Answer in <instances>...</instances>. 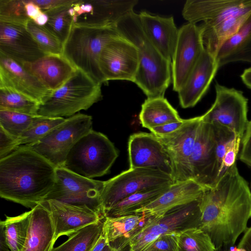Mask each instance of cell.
Masks as SVG:
<instances>
[{
  "mask_svg": "<svg viewBox=\"0 0 251 251\" xmlns=\"http://www.w3.org/2000/svg\"><path fill=\"white\" fill-rule=\"evenodd\" d=\"M104 182L81 176L62 167H57L55 183L44 201L54 200L73 205H86L103 217L100 197Z\"/></svg>",
  "mask_w": 251,
  "mask_h": 251,
  "instance_id": "cell-11",
  "label": "cell"
},
{
  "mask_svg": "<svg viewBox=\"0 0 251 251\" xmlns=\"http://www.w3.org/2000/svg\"><path fill=\"white\" fill-rule=\"evenodd\" d=\"M228 251H245V250L243 248L235 247L234 246H231L229 249Z\"/></svg>",
  "mask_w": 251,
  "mask_h": 251,
  "instance_id": "cell-53",
  "label": "cell"
},
{
  "mask_svg": "<svg viewBox=\"0 0 251 251\" xmlns=\"http://www.w3.org/2000/svg\"><path fill=\"white\" fill-rule=\"evenodd\" d=\"M77 1L43 11L48 17L44 26L62 44L66 41L74 23V5Z\"/></svg>",
  "mask_w": 251,
  "mask_h": 251,
  "instance_id": "cell-31",
  "label": "cell"
},
{
  "mask_svg": "<svg viewBox=\"0 0 251 251\" xmlns=\"http://www.w3.org/2000/svg\"><path fill=\"white\" fill-rule=\"evenodd\" d=\"M23 66L50 91L61 87L76 70L62 54H46Z\"/></svg>",
  "mask_w": 251,
  "mask_h": 251,
  "instance_id": "cell-25",
  "label": "cell"
},
{
  "mask_svg": "<svg viewBox=\"0 0 251 251\" xmlns=\"http://www.w3.org/2000/svg\"><path fill=\"white\" fill-rule=\"evenodd\" d=\"M118 155V151L105 135L92 130L73 146L62 167L92 179L108 173Z\"/></svg>",
  "mask_w": 251,
  "mask_h": 251,
  "instance_id": "cell-7",
  "label": "cell"
},
{
  "mask_svg": "<svg viewBox=\"0 0 251 251\" xmlns=\"http://www.w3.org/2000/svg\"><path fill=\"white\" fill-rule=\"evenodd\" d=\"M204 47L200 25L190 23L178 31L177 41L171 62L173 90L181 88L197 63Z\"/></svg>",
  "mask_w": 251,
  "mask_h": 251,
  "instance_id": "cell-13",
  "label": "cell"
},
{
  "mask_svg": "<svg viewBox=\"0 0 251 251\" xmlns=\"http://www.w3.org/2000/svg\"><path fill=\"white\" fill-rule=\"evenodd\" d=\"M101 85L76 69L61 87L50 91L39 104L37 115L71 117L81 110H87L102 100Z\"/></svg>",
  "mask_w": 251,
  "mask_h": 251,
  "instance_id": "cell-6",
  "label": "cell"
},
{
  "mask_svg": "<svg viewBox=\"0 0 251 251\" xmlns=\"http://www.w3.org/2000/svg\"><path fill=\"white\" fill-rule=\"evenodd\" d=\"M175 183L169 175L157 170L129 168L105 181L101 197L102 214L113 205L137 192Z\"/></svg>",
  "mask_w": 251,
  "mask_h": 251,
  "instance_id": "cell-9",
  "label": "cell"
},
{
  "mask_svg": "<svg viewBox=\"0 0 251 251\" xmlns=\"http://www.w3.org/2000/svg\"><path fill=\"white\" fill-rule=\"evenodd\" d=\"M213 126L216 143V153L219 178L236 163L242 139L228 127L216 123Z\"/></svg>",
  "mask_w": 251,
  "mask_h": 251,
  "instance_id": "cell-28",
  "label": "cell"
},
{
  "mask_svg": "<svg viewBox=\"0 0 251 251\" xmlns=\"http://www.w3.org/2000/svg\"><path fill=\"white\" fill-rule=\"evenodd\" d=\"M202 196L197 200L172 209L161 217L154 219L129 242L130 251L145 250L158 237L165 234L190 228H200Z\"/></svg>",
  "mask_w": 251,
  "mask_h": 251,
  "instance_id": "cell-10",
  "label": "cell"
},
{
  "mask_svg": "<svg viewBox=\"0 0 251 251\" xmlns=\"http://www.w3.org/2000/svg\"><path fill=\"white\" fill-rule=\"evenodd\" d=\"M216 98L210 108L203 115V122L216 123L228 127L242 140L248 120V100L243 93L217 83Z\"/></svg>",
  "mask_w": 251,
  "mask_h": 251,
  "instance_id": "cell-12",
  "label": "cell"
},
{
  "mask_svg": "<svg viewBox=\"0 0 251 251\" xmlns=\"http://www.w3.org/2000/svg\"><path fill=\"white\" fill-rule=\"evenodd\" d=\"M238 247L244 249L245 251H251V226L245 230Z\"/></svg>",
  "mask_w": 251,
  "mask_h": 251,
  "instance_id": "cell-48",
  "label": "cell"
},
{
  "mask_svg": "<svg viewBox=\"0 0 251 251\" xmlns=\"http://www.w3.org/2000/svg\"><path fill=\"white\" fill-rule=\"evenodd\" d=\"M219 68L216 58L204 49L185 83L177 92L182 108L192 107L201 100Z\"/></svg>",
  "mask_w": 251,
  "mask_h": 251,
  "instance_id": "cell-22",
  "label": "cell"
},
{
  "mask_svg": "<svg viewBox=\"0 0 251 251\" xmlns=\"http://www.w3.org/2000/svg\"><path fill=\"white\" fill-rule=\"evenodd\" d=\"M17 139L0 127V159L15 150Z\"/></svg>",
  "mask_w": 251,
  "mask_h": 251,
  "instance_id": "cell-44",
  "label": "cell"
},
{
  "mask_svg": "<svg viewBox=\"0 0 251 251\" xmlns=\"http://www.w3.org/2000/svg\"><path fill=\"white\" fill-rule=\"evenodd\" d=\"M251 37V14L236 32L222 44L216 55L217 62L235 51Z\"/></svg>",
  "mask_w": 251,
  "mask_h": 251,
  "instance_id": "cell-40",
  "label": "cell"
},
{
  "mask_svg": "<svg viewBox=\"0 0 251 251\" xmlns=\"http://www.w3.org/2000/svg\"><path fill=\"white\" fill-rule=\"evenodd\" d=\"M201 122V116L190 118L181 127L171 133L155 135L171 158L175 182L192 179L190 157Z\"/></svg>",
  "mask_w": 251,
  "mask_h": 251,
  "instance_id": "cell-14",
  "label": "cell"
},
{
  "mask_svg": "<svg viewBox=\"0 0 251 251\" xmlns=\"http://www.w3.org/2000/svg\"><path fill=\"white\" fill-rule=\"evenodd\" d=\"M31 210L14 217L6 216L0 221L6 241L11 251H22L26 240Z\"/></svg>",
  "mask_w": 251,
  "mask_h": 251,
  "instance_id": "cell-33",
  "label": "cell"
},
{
  "mask_svg": "<svg viewBox=\"0 0 251 251\" xmlns=\"http://www.w3.org/2000/svg\"><path fill=\"white\" fill-rule=\"evenodd\" d=\"M50 211L55 229L56 240L69 236L82 228L102 221L104 217L86 205H76L54 200L42 201Z\"/></svg>",
  "mask_w": 251,
  "mask_h": 251,
  "instance_id": "cell-19",
  "label": "cell"
},
{
  "mask_svg": "<svg viewBox=\"0 0 251 251\" xmlns=\"http://www.w3.org/2000/svg\"><path fill=\"white\" fill-rule=\"evenodd\" d=\"M128 152L129 168L157 170L169 175L174 180L171 158L163 144L152 133L139 132L130 135Z\"/></svg>",
  "mask_w": 251,
  "mask_h": 251,
  "instance_id": "cell-17",
  "label": "cell"
},
{
  "mask_svg": "<svg viewBox=\"0 0 251 251\" xmlns=\"http://www.w3.org/2000/svg\"><path fill=\"white\" fill-rule=\"evenodd\" d=\"M31 210L27 236L22 251H51L56 239L51 213L44 202Z\"/></svg>",
  "mask_w": 251,
  "mask_h": 251,
  "instance_id": "cell-26",
  "label": "cell"
},
{
  "mask_svg": "<svg viewBox=\"0 0 251 251\" xmlns=\"http://www.w3.org/2000/svg\"><path fill=\"white\" fill-rule=\"evenodd\" d=\"M25 27L46 54H62V44L44 26L30 19Z\"/></svg>",
  "mask_w": 251,
  "mask_h": 251,
  "instance_id": "cell-37",
  "label": "cell"
},
{
  "mask_svg": "<svg viewBox=\"0 0 251 251\" xmlns=\"http://www.w3.org/2000/svg\"><path fill=\"white\" fill-rule=\"evenodd\" d=\"M65 120L66 119L63 117L36 115L29 126L17 138L16 149L19 147L27 146L36 143Z\"/></svg>",
  "mask_w": 251,
  "mask_h": 251,
  "instance_id": "cell-35",
  "label": "cell"
},
{
  "mask_svg": "<svg viewBox=\"0 0 251 251\" xmlns=\"http://www.w3.org/2000/svg\"><path fill=\"white\" fill-rule=\"evenodd\" d=\"M251 14V0H188L182 15L188 23L200 25L204 49L216 58L224 42Z\"/></svg>",
  "mask_w": 251,
  "mask_h": 251,
  "instance_id": "cell-3",
  "label": "cell"
},
{
  "mask_svg": "<svg viewBox=\"0 0 251 251\" xmlns=\"http://www.w3.org/2000/svg\"><path fill=\"white\" fill-rule=\"evenodd\" d=\"M120 35L115 26L74 23L62 55L97 82L106 83L100 68V55L104 46Z\"/></svg>",
  "mask_w": 251,
  "mask_h": 251,
  "instance_id": "cell-5",
  "label": "cell"
},
{
  "mask_svg": "<svg viewBox=\"0 0 251 251\" xmlns=\"http://www.w3.org/2000/svg\"><path fill=\"white\" fill-rule=\"evenodd\" d=\"M99 65L107 82L111 80L134 82L139 65L137 50L132 43L120 35L104 46L100 55Z\"/></svg>",
  "mask_w": 251,
  "mask_h": 251,
  "instance_id": "cell-15",
  "label": "cell"
},
{
  "mask_svg": "<svg viewBox=\"0 0 251 251\" xmlns=\"http://www.w3.org/2000/svg\"><path fill=\"white\" fill-rule=\"evenodd\" d=\"M56 181V167L26 148L0 159V196L32 209L44 201Z\"/></svg>",
  "mask_w": 251,
  "mask_h": 251,
  "instance_id": "cell-2",
  "label": "cell"
},
{
  "mask_svg": "<svg viewBox=\"0 0 251 251\" xmlns=\"http://www.w3.org/2000/svg\"><path fill=\"white\" fill-rule=\"evenodd\" d=\"M25 1L27 16L35 21L43 13V11L32 0H25Z\"/></svg>",
  "mask_w": 251,
  "mask_h": 251,
  "instance_id": "cell-47",
  "label": "cell"
},
{
  "mask_svg": "<svg viewBox=\"0 0 251 251\" xmlns=\"http://www.w3.org/2000/svg\"><path fill=\"white\" fill-rule=\"evenodd\" d=\"M142 251H160L149 247V248H148Z\"/></svg>",
  "mask_w": 251,
  "mask_h": 251,
  "instance_id": "cell-55",
  "label": "cell"
},
{
  "mask_svg": "<svg viewBox=\"0 0 251 251\" xmlns=\"http://www.w3.org/2000/svg\"><path fill=\"white\" fill-rule=\"evenodd\" d=\"M200 208V228L209 235L216 248L234 246L251 218V192L236 163L213 187L205 188Z\"/></svg>",
  "mask_w": 251,
  "mask_h": 251,
  "instance_id": "cell-1",
  "label": "cell"
},
{
  "mask_svg": "<svg viewBox=\"0 0 251 251\" xmlns=\"http://www.w3.org/2000/svg\"><path fill=\"white\" fill-rule=\"evenodd\" d=\"M93 130L91 116L78 113L66 119L35 143L27 146L56 168L62 167L70 150L83 136Z\"/></svg>",
  "mask_w": 251,
  "mask_h": 251,
  "instance_id": "cell-8",
  "label": "cell"
},
{
  "mask_svg": "<svg viewBox=\"0 0 251 251\" xmlns=\"http://www.w3.org/2000/svg\"><path fill=\"white\" fill-rule=\"evenodd\" d=\"M176 251H216L209 235L199 227L186 229L176 233Z\"/></svg>",
  "mask_w": 251,
  "mask_h": 251,
  "instance_id": "cell-34",
  "label": "cell"
},
{
  "mask_svg": "<svg viewBox=\"0 0 251 251\" xmlns=\"http://www.w3.org/2000/svg\"><path fill=\"white\" fill-rule=\"evenodd\" d=\"M239 61L251 65V37L235 51L219 60L218 64L220 68L227 64Z\"/></svg>",
  "mask_w": 251,
  "mask_h": 251,
  "instance_id": "cell-41",
  "label": "cell"
},
{
  "mask_svg": "<svg viewBox=\"0 0 251 251\" xmlns=\"http://www.w3.org/2000/svg\"><path fill=\"white\" fill-rule=\"evenodd\" d=\"M188 119H181L179 121H174L165 124L155 126L150 128L149 130L151 133L156 136H162L171 133L186 123Z\"/></svg>",
  "mask_w": 251,
  "mask_h": 251,
  "instance_id": "cell-45",
  "label": "cell"
},
{
  "mask_svg": "<svg viewBox=\"0 0 251 251\" xmlns=\"http://www.w3.org/2000/svg\"><path fill=\"white\" fill-rule=\"evenodd\" d=\"M204 190L205 187L192 179L176 182L156 199L133 214L142 213L158 218L175 207L199 199Z\"/></svg>",
  "mask_w": 251,
  "mask_h": 251,
  "instance_id": "cell-23",
  "label": "cell"
},
{
  "mask_svg": "<svg viewBox=\"0 0 251 251\" xmlns=\"http://www.w3.org/2000/svg\"><path fill=\"white\" fill-rule=\"evenodd\" d=\"M228 249L227 248L221 247L216 248V251H228Z\"/></svg>",
  "mask_w": 251,
  "mask_h": 251,
  "instance_id": "cell-54",
  "label": "cell"
},
{
  "mask_svg": "<svg viewBox=\"0 0 251 251\" xmlns=\"http://www.w3.org/2000/svg\"><path fill=\"white\" fill-rule=\"evenodd\" d=\"M239 158L251 168V120L248 122L242 140Z\"/></svg>",
  "mask_w": 251,
  "mask_h": 251,
  "instance_id": "cell-42",
  "label": "cell"
},
{
  "mask_svg": "<svg viewBox=\"0 0 251 251\" xmlns=\"http://www.w3.org/2000/svg\"><path fill=\"white\" fill-rule=\"evenodd\" d=\"M43 11L50 10L73 3L75 0H32Z\"/></svg>",
  "mask_w": 251,
  "mask_h": 251,
  "instance_id": "cell-46",
  "label": "cell"
},
{
  "mask_svg": "<svg viewBox=\"0 0 251 251\" xmlns=\"http://www.w3.org/2000/svg\"><path fill=\"white\" fill-rule=\"evenodd\" d=\"M30 19L25 0H0V22L25 26Z\"/></svg>",
  "mask_w": 251,
  "mask_h": 251,
  "instance_id": "cell-39",
  "label": "cell"
},
{
  "mask_svg": "<svg viewBox=\"0 0 251 251\" xmlns=\"http://www.w3.org/2000/svg\"><path fill=\"white\" fill-rule=\"evenodd\" d=\"M137 0H78L74 8V23L115 26L125 15L134 11Z\"/></svg>",
  "mask_w": 251,
  "mask_h": 251,
  "instance_id": "cell-18",
  "label": "cell"
},
{
  "mask_svg": "<svg viewBox=\"0 0 251 251\" xmlns=\"http://www.w3.org/2000/svg\"><path fill=\"white\" fill-rule=\"evenodd\" d=\"M108 245L105 237L101 233L92 251H104Z\"/></svg>",
  "mask_w": 251,
  "mask_h": 251,
  "instance_id": "cell-50",
  "label": "cell"
},
{
  "mask_svg": "<svg viewBox=\"0 0 251 251\" xmlns=\"http://www.w3.org/2000/svg\"><path fill=\"white\" fill-rule=\"evenodd\" d=\"M139 16L146 36L162 55L172 62L179 31L173 17H163L146 11L141 12Z\"/></svg>",
  "mask_w": 251,
  "mask_h": 251,
  "instance_id": "cell-24",
  "label": "cell"
},
{
  "mask_svg": "<svg viewBox=\"0 0 251 251\" xmlns=\"http://www.w3.org/2000/svg\"><path fill=\"white\" fill-rule=\"evenodd\" d=\"M119 34L136 48L139 58L135 83L147 98L163 97L171 81V62L164 58L145 34L139 14L134 11L115 25Z\"/></svg>",
  "mask_w": 251,
  "mask_h": 251,
  "instance_id": "cell-4",
  "label": "cell"
},
{
  "mask_svg": "<svg viewBox=\"0 0 251 251\" xmlns=\"http://www.w3.org/2000/svg\"><path fill=\"white\" fill-rule=\"evenodd\" d=\"M0 53L22 66L46 55L25 26L0 22Z\"/></svg>",
  "mask_w": 251,
  "mask_h": 251,
  "instance_id": "cell-20",
  "label": "cell"
},
{
  "mask_svg": "<svg viewBox=\"0 0 251 251\" xmlns=\"http://www.w3.org/2000/svg\"><path fill=\"white\" fill-rule=\"evenodd\" d=\"M2 87L18 92L40 104L50 92L23 66L0 53V88Z\"/></svg>",
  "mask_w": 251,
  "mask_h": 251,
  "instance_id": "cell-21",
  "label": "cell"
},
{
  "mask_svg": "<svg viewBox=\"0 0 251 251\" xmlns=\"http://www.w3.org/2000/svg\"><path fill=\"white\" fill-rule=\"evenodd\" d=\"M240 77L244 84L251 90V67L246 69Z\"/></svg>",
  "mask_w": 251,
  "mask_h": 251,
  "instance_id": "cell-51",
  "label": "cell"
},
{
  "mask_svg": "<svg viewBox=\"0 0 251 251\" xmlns=\"http://www.w3.org/2000/svg\"><path fill=\"white\" fill-rule=\"evenodd\" d=\"M192 180L205 188L213 187L219 179L216 143L212 125L202 121L190 157Z\"/></svg>",
  "mask_w": 251,
  "mask_h": 251,
  "instance_id": "cell-16",
  "label": "cell"
},
{
  "mask_svg": "<svg viewBox=\"0 0 251 251\" xmlns=\"http://www.w3.org/2000/svg\"><path fill=\"white\" fill-rule=\"evenodd\" d=\"M130 248L129 245H128L124 247H114L111 246H108L106 248V251H130Z\"/></svg>",
  "mask_w": 251,
  "mask_h": 251,
  "instance_id": "cell-52",
  "label": "cell"
},
{
  "mask_svg": "<svg viewBox=\"0 0 251 251\" xmlns=\"http://www.w3.org/2000/svg\"><path fill=\"white\" fill-rule=\"evenodd\" d=\"M139 119L142 126L149 129L181 119L164 97L147 98L142 104Z\"/></svg>",
  "mask_w": 251,
  "mask_h": 251,
  "instance_id": "cell-29",
  "label": "cell"
},
{
  "mask_svg": "<svg viewBox=\"0 0 251 251\" xmlns=\"http://www.w3.org/2000/svg\"><path fill=\"white\" fill-rule=\"evenodd\" d=\"M102 221L87 226L69 236L51 251H92L102 233Z\"/></svg>",
  "mask_w": 251,
  "mask_h": 251,
  "instance_id": "cell-32",
  "label": "cell"
},
{
  "mask_svg": "<svg viewBox=\"0 0 251 251\" xmlns=\"http://www.w3.org/2000/svg\"><path fill=\"white\" fill-rule=\"evenodd\" d=\"M40 103L11 89L0 88V110L37 115Z\"/></svg>",
  "mask_w": 251,
  "mask_h": 251,
  "instance_id": "cell-36",
  "label": "cell"
},
{
  "mask_svg": "<svg viewBox=\"0 0 251 251\" xmlns=\"http://www.w3.org/2000/svg\"><path fill=\"white\" fill-rule=\"evenodd\" d=\"M36 116L0 110V127L17 139L29 126Z\"/></svg>",
  "mask_w": 251,
  "mask_h": 251,
  "instance_id": "cell-38",
  "label": "cell"
},
{
  "mask_svg": "<svg viewBox=\"0 0 251 251\" xmlns=\"http://www.w3.org/2000/svg\"><path fill=\"white\" fill-rule=\"evenodd\" d=\"M155 218L142 213L105 217L102 221V233L108 246L124 247L129 245V242Z\"/></svg>",
  "mask_w": 251,
  "mask_h": 251,
  "instance_id": "cell-27",
  "label": "cell"
},
{
  "mask_svg": "<svg viewBox=\"0 0 251 251\" xmlns=\"http://www.w3.org/2000/svg\"><path fill=\"white\" fill-rule=\"evenodd\" d=\"M176 233L167 234L158 237L148 248L160 251H176Z\"/></svg>",
  "mask_w": 251,
  "mask_h": 251,
  "instance_id": "cell-43",
  "label": "cell"
},
{
  "mask_svg": "<svg viewBox=\"0 0 251 251\" xmlns=\"http://www.w3.org/2000/svg\"><path fill=\"white\" fill-rule=\"evenodd\" d=\"M0 251H11L6 241L3 225L0 222Z\"/></svg>",
  "mask_w": 251,
  "mask_h": 251,
  "instance_id": "cell-49",
  "label": "cell"
},
{
  "mask_svg": "<svg viewBox=\"0 0 251 251\" xmlns=\"http://www.w3.org/2000/svg\"><path fill=\"white\" fill-rule=\"evenodd\" d=\"M171 185L151 188L134 193L111 207L105 213L104 218L132 214L137 210L146 206L162 195Z\"/></svg>",
  "mask_w": 251,
  "mask_h": 251,
  "instance_id": "cell-30",
  "label": "cell"
}]
</instances>
